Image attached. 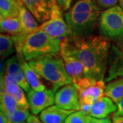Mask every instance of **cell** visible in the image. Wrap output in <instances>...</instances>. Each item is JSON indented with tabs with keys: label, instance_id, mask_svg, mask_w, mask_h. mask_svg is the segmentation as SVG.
Returning <instances> with one entry per match:
<instances>
[{
	"label": "cell",
	"instance_id": "1",
	"mask_svg": "<svg viewBox=\"0 0 123 123\" xmlns=\"http://www.w3.org/2000/svg\"><path fill=\"white\" fill-rule=\"evenodd\" d=\"M68 40L83 64L84 76L104 80L109 60L111 40L102 34H92L81 38L73 36Z\"/></svg>",
	"mask_w": 123,
	"mask_h": 123
},
{
	"label": "cell",
	"instance_id": "2",
	"mask_svg": "<svg viewBox=\"0 0 123 123\" xmlns=\"http://www.w3.org/2000/svg\"><path fill=\"white\" fill-rule=\"evenodd\" d=\"M101 13L96 0H76L64 17L73 36L81 38L93 34Z\"/></svg>",
	"mask_w": 123,
	"mask_h": 123
},
{
	"label": "cell",
	"instance_id": "3",
	"mask_svg": "<svg viewBox=\"0 0 123 123\" xmlns=\"http://www.w3.org/2000/svg\"><path fill=\"white\" fill-rule=\"evenodd\" d=\"M28 62L41 77L52 84L55 92L64 86L73 83L60 54L38 57Z\"/></svg>",
	"mask_w": 123,
	"mask_h": 123
},
{
	"label": "cell",
	"instance_id": "4",
	"mask_svg": "<svg viewBox=\"0 0 123 123\" xmlns=\"http://www.w3.org/2000/svg\"><path fill=\"white\" fill-rule=\"evenodd\" d=\"M61 41L38 29L27 37L23 45V55L27 62L49 55H59Z\"/></svg>",
	"mask_w": 123,
	"mask_h": 123
},
{
	"label": "cell",
	"instance_id": "5",
	"mask_svg": "<svg viewBox=\"0 0 123 123\" xmlns=\"http://www.w3.org/2000/svg\"><path fill=\"white\" fill-rule=\"evenodd\" d=\"M98 27L101 34L110 40L123 36V8L120 6L116 5L101 12Z\"/></svg>",
	"mask_w": 123,
	"mask_h": 123
},
{
	"label": "cell",
	"instance_id": "6",
	"mask_svg": "<svg viewBox=\"0 0 123 123\" xmlns=\"http://www.w3.org/2000/svg\"><path fill=\"white\" fill-rule=\"evenodd\" d=\"M74 84L78 90L80 106H91L105 96L106 85L104 80L92 79L84 76Z\"/></svg>",
	"mask_w": 123,
	"mask_h": 123
},
{
	"label": "cell",
	"instance_id": "7",
	"mask_svg": "<svg viewBox=\"0 0 123 123\" xmlns=\"http://www.w3.org/2000/svg\"><path fill=\"white\" fill-rule=\"evenodd\" d=\"M38 29L45 31L49 35L63 40L73 37L70 27L68 25L63 12L57 4L56 0H53V8L50 18L40 25Z\"/></svg>",
	"mask_w": 123,
	"mask_h": 123
},
{
	"label": "cell",
	"instance_id": "8",
	"mask_svg": "<svg viewBox=\"0 0 123 123\" xmlns=\"http://www.w3.org/2000/svg\"><path fill=\"white\" fill-rule=\"evenodd\" d=\"M60 55L62 57L66 72L69 75L73 84L84 77L83 64L74 51L68 39L61 41Z\"/></svg>",
	"mask_w": 123,
	"mask_h": 123
},
{
	"label": "cell",
	"instance_id": "9",
	"mask_svg": "<svg viewBox=\"0 0 123 123\" xmlns=\"http://www.w3.org/2000/svg\"><path fill=\"white\" fill-rule=\"evenodd\" d=\"M123 77V36L114 39L111 44L105 81Z\"/></svg>",
	"mask_w": 123,
	"mask_h": 123
},
{
	"label": "cell",
	"instance_id": "10",
	"mask_svg": "<svg viewBox=\"0 0 123 123\" xmlns=\"http://www.w3.org/2000/svg\"><path fill=\"white\" fill-rule=\"evenodd\" d=\"M55 104L64 110L79 111V94L75 84H67L60 88L55 92Z\"/></svg>",
	"mask_w": 123,
	"mask_h": 123
},
{
	"label": "cell",
	"instance_id": "11",
	"mask_svg": "<svg viewBox=\"0 0 123 123\" xmlns=\"http://www.w3.org/2000/svg\"><path fill=\"white\" fill-rule=\"evenodd\" d=\"M55 93L53 90L45 89L41 91L31 90L27 93V100L31 113L38 115L55 103Z\"/></svg>",
	"mask_w": 123,
	"mask_h": 123
},
{
	"label": "cell",
	"instance_id": "12",
	"mask_svg": "<svg viewBox=\"0 0 123 123\" xmlns=\"http://www.w3.org/2000/svg\"><path fill=\"white\" fill-rule=\"evenodd\" d=\"M25 6L42 24L51 17L53 0H21Z\"/></svg>",
	"mask_w": 123,
	"mask_h": 123
},
{
	"label": "cell",
	"instance_id": "13",
	"mask_svg": "<svg viewBox=\"0 0 123 123\" xmlns=\"http://www.w3.org/2000/svg\"><path fill=\"white\" fill-rule=\"evenodd\" d=\"M117 110V104L110 97L104 96L100 100L92 104L90 108L88 115L95 118H105L111 114L116 112Z\"/></svg>",
	"mask_w": 123,
	"mask_h": 123
},
{
	"label": "cell",
	"instance_id": "14",
	"mask_svg": "<svg viewBox=\"0 0 123 123\" xmlns=\"http://www.w3.org/2000/svg\"><path fill=\"white\" fill-rule=\"evenodd\" d=\"M17 57L31 88L36 91L45 90V86L40 79L39 74L30 65L29 62H27L25 59L23 55L17 54Z\"/></svg>",
	"mask_w": 123,
	"mask_h": 123
},
{
	"label": "cell",
	"instance_id": "15",
	"mask_svg": "<svg viewBox=\"0 0 123 123\" xmlns=\"http://www.w3.org/2000/svg\"><path fill=\"white\" fill-rule=\"evenodd\" d=\"M74 111V110H64L55 105L43 110L39 118L44 123H64L66 118Z\"/></svg>",
	"mask_w": 123,
	"mask_h": 123
},
{
	"label": "cell",
	"instance_id": "16",
	"mask_svg": "<svg viewBox=\"0 0 123 123\" xmlns=\"http://www.w3.org/2000/svg\"><path fill=\"white\" fill-rule=\"evenodd\" d=\"M105 95L110 97L116 104L123 99V77L113 79L106 85Z\"/></svg>",
	"mask_w": 123,
	"mask_h": 123
},
{
	"label": "cell",
	"instance_id": "17",
	"mask_svg": "<svg viewBox=\"0 0 123 123\" xmlns=\"http://www.w3.org/2000/svg\"><path fill=\"white\" fill-rule=\"evenodd\" d=\"M1 32L9 35L17 36L23 32V26L18 17L14 18H0Z\"/></svg>",
	"mask_w": 123,
	"mask_h": 123
},
{
	"label": "cell",
	"instance_id": "18",
	"mask_svg": "<svg viewBox=\"0 0 123 123\" xmlns=\"http://www.w3.org/2000/svg\"><path fill=\"white\" fill-rule=\"evenodd\" d=\"M17 0H0V18H14L19 15Z\"/></svg>",
	"mask_w": 123,
	"mask_h": 123
},
{
	"label": "cell",
	"instance_id": "19",
	"mask_svg": "<svg viewBox=\"0 0 123 123\" xmlns=\"http://www.w3.org/2000/svg\"><path fill=\"white\" fill-rule=\"evenodd\" d=\"M18 107L17 102L13 95L1 90L0 92V108L6 116L12 114Z\"/></svg>",
	"mask_w": 123,
	"mask_h": 123
},
{
	"label": "cell",
	"instance_id": "20",
	"mask_svg": "<svg viewBox=\"0 0 123 123\" xmlns=\"http://www.w3.org/2000/svg\"><path fill=\"white\" fill-rule=\"evenodd\" d=\"M16 51L12 36L1 33L0 35V55L1 60L10 56Z\"/></svg>",
	"mask_w": 123,
	"mask_h": 123
},
{
	"label": "cell",
	"instance_id": "21",
	"mask_svg": "<svg viewBox=\"0 0 123 123\" xmlns=\"http://www.w3.org/2000/svg\"><path fill=\"white\" fill-rule=\"evenodd\" d=\"M20 88L13 74L5 73L3 76H1V90H4L14 96Z\"/></svg>",
	"mask_w": 123,
	"mask_h": 123
},
{
	"label": "cell",
	"instance_id": "22",
	"mask_svg": "<svg viewBox=\"0 0 123 123\" xmlns=\"http://www.w3.org/2000/svg\"><path fill=\"white\" fill-rule=\"evenodd\" d=\"M64 123H93V117L82 111H75L66 118Z\"/></svg>",
	"mask_w": 123,
	"mask_h": 123
},
{
	"label": "cell",
	"instance_id": "23",
	"mask_svg": "<svg viewBox=\"0 0 123 123\" xmlns=\"http://www.w3.org/2000/svg\"><path fill=\"white\" fill-rule=\"evenodd\" d=\"M30 116L29 109L18 107L12 114L6 116L12 123H21L25 122Z\"/></svg>",
	"mask_w": 123,
	"mask_h": 123
},
{
	"label": "cell",
	"instance_id": "24",
	"mask_svg": "<svg viewBox=\"0 0 123 123\" xmlns=\"http://www.w3.org/2000/svg\"><path fill=\"white\" fill-rule=\"evenodd\" d=\"M14 76L17 80L18 84L20 86V87L23 88L24 90V91L27 93L30 92L31 90V86H30L28 81H27L26 77L25 76V74L23 71L21 67L19 70H18L17 73L14 75Z\"/></svg>",
	"mask_w": 123,
	"mask_h": 123
},
{
	"label": "cell",
	"instance_id": "25",
	"mask_svg": "<svg viewBox=\"0 0 123 123\" xmlns=\"http://www.w3.org/2000/svg\"><path fill=\"white\" fill-rule=\"evenodd\" d=\"M14 97L17 102L18 107H23V108H27V109L30 108L27 97L25 96L24 90L23 88H19L18 92L14 95Z\"/></svg>",
	"mask_w": 123,
	"mask_h": 123
},
{
	"label": "cell",
	"instance_id": "26",
	"mask_svg": "<svg viewBox=\"0 0 123 123\" xmlns=\"http://www.w3.org/2000/svg\"><path fill=\"white\" fill-rule=\"evenodd\" d=\"M101 8L107 9L116 6L119 0H96Z\"/></svg>",
	"mask_w": 123,
	"mask_h": 123
},
{
	"label": "cell",
	"instance_id": "27",
	"mask_svg": "<svg viewBox=\"0 0 123 123\" xmlns=\"http://www.w3.org/2000/svg\"><path fill=\"white\" fill-rule=\"evenodd\" d=\"M76 0H56L57 4L62 12L68 11L72 6L73 3Z\"/></svg>",
	"mask_w": 123,
	"mask_h": 123
},
{
	"label": "cell",
	"instance_id": "28",
	"mask_svg": "<svg viewBox=\"0 0 123 123\" xmlns=\"http://www.w3.org/2000/svg\"><path fill=\"white\" fill-rule=\"evenodd\" d=\"M27 122L28 123H44L39 118H38L36 115L34 114H30L27 120Z\"/></svg>",
	"mask_w": 123,
	"mask_h": 123
},
{
	"label": "cell",
	"instance_id": "29",
	"mask_svg": "<svg viewBox=\"0 0 123 123\" xmlns=\"http://www.w3.org/2000/svg\"><path fill=\"white\" fill-rule=\"evenodd\" d=\"M93 123H113L111 122V119L107 117L105 118H93Z\"/></svg>",
	"mask_w": 123,
	"mask_h": 123
},
{
	"label": "cell",
	"instance_id": "30",
	"mask_svg": "<svg viewBox=\"0 0 123 123\" xmlns=\"http://www.w3.org/2000/svg\"><path fill=\"white\" fill-rule=\"evenodd\" d=\"M112 123H123V116H120L114 114L112 116Z\"/></svg>",
	"mask_w": 123,
	"mask_h": 123
},
{
	"label": "cell",
	"instance_id": "31",
	"mask_svg": "<svg viewBox=\"0 0 123 123\" xmlns=\"http://www.w3.org/2000/svg\"><path fill=\"white\" fill-rule=\"evenodd\" d=\"M117 106H118V110L116 112H115V114L120 116H123V99L117 104Z\"/></svg>",
	"mask_w": 123,
	"mask_h": 123
},
{
	"label": "cell",
	"instance_id": "32",
	"mask_svg": "<svg viewBox=\"0 0 123 123\" xmlns=\"http://www.w3.org/2000/svg\"><path fill=\"white\" fill-rule=\"evenodd\" d=\"M0 123H12L11 121L8 119V118L6 115L1 111L0 112Z\"/></svg>",
	"mask_w": 123,
	"mask_h": 123
},
{
	"label": "cell",
	"instance_id": "33",
	"mask_svg": "<svg viewBox=\"0 0 123 123\" xmlns=\"http://www.w3.org/2000/svg\"><path fill=\"white\" fill-rule=\"evenodd\" d=\"M119 6H120L123 10V0H119Z\"/></svg>",
	"mask_w": 123,
	"mask_h": 123
},
{
	"label": "cell",
	"instance_id": "34",
	"mask_svg": "<svg viewBox=\"0 0 123 123\" xmlns=\"http://www.w3.org/2000/svg\"><path fill=\"white\" fill-rule=\"evenodd\" d=\"M27 123H27H25V122H23V123Z\"/></svg>",
	"mask_w": 123,
	"mask_h": 123
}]
</instances>
